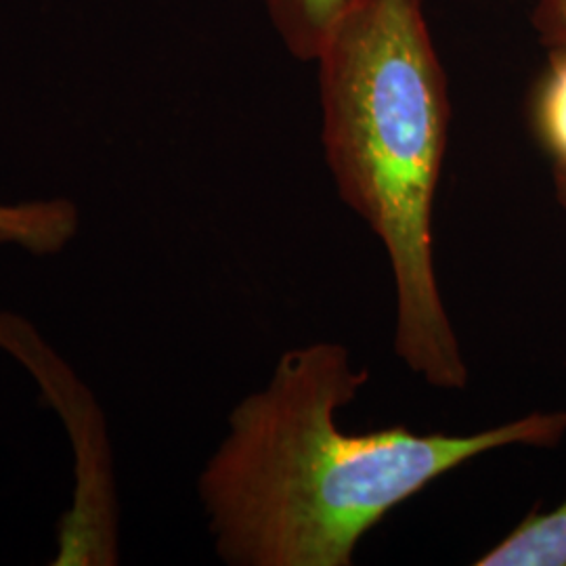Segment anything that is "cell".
I'll return each instance as SVG.
<instances>
[{
  "label": "cell",
  "instance_id": "obj_3",
  "mask_svg": "<svg viewBox=\"0 0 566 566\" xmlns=\"http://www.w3.org/2000/svg\"><path fill=\"white\" fill-rule=\"evenodd\" d=\"M0 353L20 365L67 434L72 493L55 526L53 566L120 565L122 507L116 453L95 390L39 325L0 308Z\"/></svg>",
  "mask_w": 566,
  "mask_h": 566
},
{
  "label": "cell",
  "instance_id": "obj_1",
  "mask_svg": "<svg viewBox=\"0 0 566 566\" xmlns=\"http://www.w3.org/2000/svg\"><path fill=\"white\" fill-rule=\"evenodd\" d=\"M338 343L287 350L271 380L233 407L198 495L231 566H348L369 528L449 470L504 447H554L565 411L474 434L407 426L344 432L336 413L367 385Z\"/></svg>",
  "mask_w": 566,
  "mask_h": 566
},
{
  "label": "cell",
  "instance_id": "obj_8",
  "mask_svg": "<svg viewBox=\"0 0 566 566\" xmlns=\"http://www.w3.org/2000/svg\"><path fill=\"white\" fill-rule=\"evenodd\" d=\"M539 23L556 49L566 46V0H542Z\"/></svg>",
  "mask_w": 566,
  "mask_h": 566
},
{
  "label": "cell",
  "instance_id": "obj_7",
  "mask_svg": "<svg viewBox=\"0 0 566 566\" xmlns=\"http://www.w3.org/2000/svg\"><path fill=\"white\" fill-rule=\"evenodd\" d=\"M556 51L537 88L533 120L556 170L566 172V46Z\"/></svg>",
  "mask_w": 566,
  "mask_h": 566
},
{
  "label": "cell",
  "instance_id": "obj_5",
  "mask_svg": "<svg viewBox=\"0 0 566 566\" xmlns=\"http://www.w3.org/2000/svg\"><path fill=\"white\" fill-rule=\"evenodd\" d=\"M474 565L566 566V500L549 512H531Z\"/></svg>",
  "mask_w": 566,
  "mask_h": 566
},
{
  "label": "cell",
  "instance_id": "obj_6",
  "mask_svg": "<svg viewBox=\"0 0 566 566\" xmlns=\"http://www.w3.org/2000/svg\"><path fill=\"white\" fill-rule=\"evenodd\" d=\"M357 0H266L269 18L285 49L303 61H315L329 30Z\"/></svg>",
  "mask_w": 566,
  "mask_h": 566
},
{
  "label": "cell",
  "instance_id": "obj_2",
  "mask_svg": "<svg viewBox=\"0 0 566 566\" xmlns=\"http://www.w3.org/2000/svg\"><path fill=\"white\" fill-rule=\"evenodd\" d=\"M315 61L325 160L344 203L385 243L392 269L395 350L428 385L464 390L468 365L432 245L451 109L424 0H357Z\"/></svg>",
  "mask_w": 566,
  "mask_h": 566
},
{
  "label": "cell",
  "instance_id": "obj_4",
  "mask_svg": "<svg viewBox=\"0 0 566 566\" xmlns=\"http://www.w3.org/2000/svg\"><path fill=\"white\" fill-rule=\"evenodd\" d=\"M81 223V208L67 198L0 202V248L60 256L78 238Z\"/></svg>",
  "mask_w": 566,
  "mask_h": 566
},
{
  "label": "cell",
  "instance_id": "obj_9",
  "mask_svg": "<svg viewBox=\"0 0 566 566\" xmlns=\"http://www.w3.org/2000/svg\"><path fill=\"white\" fill-rule=\"evenodd\" d=\"M556 191H558V200L566 210V172L556 170Z\"/></svg>",
  "mask_w": 566,
  "mask_h": 566
}]
</instances>
